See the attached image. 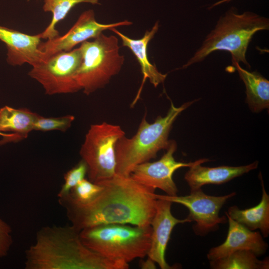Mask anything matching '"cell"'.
<instances>
[{"instance_id":"6da1fadb","label":"cell","mask_w":269,"mask_h":269,"mask_svg":"<svg viewBox=\"0 0 269 269\" xmlns=\"http://www.w3.org/2000/svg\"><path fill=\"white\" fill-rule=\"evenodd\" d=\"M97 184L102 185L103 189L88 203L75 202L68 195L58 198L73 227L81 231L108 224L150 225L155 212V189L141 184L130 176L116 174Z\"/></svg>"},{"instance_id":"277c9868","label":"cell","mask_w":269,"mask_h":269,"mask_svg":"<svg viewBox=\"0 0 269 269\" xmlns=\"http://www.w3.org/2000/svg\"><path fill=\"white\" fill-rule=\"evenodd\" d=\"M198 100L186 102L179 107L171 102L166 115L158 116L152 123L147 121L144 115L135 135L131 138L124 135L116 143V174L129 176L136 165L155 158L160 150L166 149L173 123L182 111Z\"/></svg>"},{"instance_id":"5b68a950","label":"cell","mask_w":269,"mask_h":269,"mask_svg":"<svg viewBox=\"0 0 269 269\" xmlns=\"http://www.w3.org/2000/svg\"><path fill=\"white\" fill-rule=\"evenodd\" d=\"M151 230L150 225L108 224L82 230L80 236L86 246L101 257L129 264L147 256Z\"/></svg>"},{"instance_id":"484cf974","label":"cell","mask_w":269,"mask_h":269,"mask_svg":"<svg viewBox=\"0 0 269 269\" xmlns=\"http://www.w3.org/2000/svg\"><path fill=\"white\" fill-rule=\"evenodd\" d=\"M0 135L3 136V139L0 140V145L11 141L16 142L15 136L12 134L0 133Z\"/></svg>"},{"instance_id":"e0dca14e","label":"cell","mask_w":269,"mask_h":269,"mask_svg":"<svg viewBox=\"0 0 269 269\" xmlns=\"http://www.w3.org/2000/svg\"><path fill=\"white\" fill-rule=\"evenodd\" d=\"M262 195L256 206L240 209L236 205L230 207L225 213L235 221L251 231L259 229L264 238L269 235V195L266 192L261 173H260Z\"/></svg>"},{"instance_id":"d4e9b609","label":"cell","mask_w":269,"mask_h":269,"mask_svg":"<svg viewBox=\"0 0 269 269\" xmlns=\"http://www.w3.org/2000/svg\"><path fill=\"white\" fill-rule=\"evenodd\" d=\"M11 229L0 218V258L6 256L12 244Z\"/></svg>"},{"instance_id":"52a82bcc","label":"cell","mask_w":269,"mask_h":269,"mask_svg":"<svg viewBox=\"0 0 269 269\" xmlns=\"http://www.w3.org/2000/svg\"><path fill=\"white\" fill-rule=\"evenodd\" d=\"M124 135L118 125L103 122L90 126L80 150L88 180L98 183L116 175V145Z\"/></svg>"},{"instance_id":"cb8c5ba5","label":"cell","mask_w":269,"mask_h":269,"mask_svg":"<svg viewBox=\"0 0 269 269\" xmlns=\"http://www.w3.org/2000/svg\"><path fill=\"white\" fill-rule=\"evenodd\" d=\"M87 173V165L81 160L64 175V182L58 193V197L69 194L73 188L85 178Z\"/></svg>"},{"instance_id":"9c48e42d","label":"cell","mask_w":269,"mask_h":269,"mask_svg":"<svg viewBox=\"0 0 269 269\" xmlns=\"http://www.w3.org/2000/svg\"><path fill=\"white\" fill-rule=\"evenodd\" d=\"M236 192L223 196H211L201 189L191 191L188 195L169 196L155 194L156 199L162 198L182 205L189 211L188 218L195 222L193 226L196 235L203 236L218 229L221 224L227 222L226 216H220L219 212L227 201L235 196Z\"/></svg>"},{"instance_id":"ffe728a7","label":"cell","mask_w":269,"mask_h":269,"mask_svg":"<svg viewBox=\"0 0 269 269\" xmlns=\"http://www.w3.org/2000/svg\"><path fill=\"white\" fill-rule=\"evenodd\" d=\"M212 269H268L269 260H260L253 252L248 250L234 252L228 256L209 261Z\"/></svg>"},{"instance_id":"7402d4cb","label":"cell","mask_w":269,"mask_h":269,"mask_svg":"<svg viewBox=\"0 0 269 269\" xmlns=\"http://www.w3.org/2000/svg\"><path fill=\"white\" fill-rule=\"evenodd\" d=\"M103 186L84 178L67 194L74 201L86 203L94 199L103 190Z\"/></svg>"},{"instance_id":"603a6c76","label":"cell","mask_w":269,"mask_h":269,"mask_svg":"<svg viewBox=\"0 0 269 269\" xmlns=\"http://www.w3.org/2000/svg\"><path fill=\"white\" fill-rule=\"evenodd\" d=\"M74 120V116L70 115L57 118H45L38 114L34 123L33 130L65 132L71 127Z\"/></svg>"},{"instance_id":"8fae6325","label":"cell","mask_w":269,"mask_h":269,"mask_svg":"<svg viewBox=\"0 0 269 269\" xmlns=\"http://www.w3.org/2000/svg\"><path fill=\"white\" fill-rule=\"evenodd\" d=\"M132 24L131 21L127 20L112 23H101L96 20L94 10L88 9L80 14L67 33L62 36L47 39L46 42H41L38 48L44 57L61 51H70L77 44L96 38L103 31Z\"/></svg>"},{"instance_id":"3957f363","label":"cell","mask_w":269,"mask_h":269,"mask_svg":"<svg viewBox=\"0 0 269 269\" xmlns=\"http://www.w3.org/2000/svg\"><path fill=\"white\" fill-rule=\"evenodd\" d=\"M269 29L268 18L251 11L239 13L232 7L220 17L200 47L181 68L201 62L218 50L228 51L233 63L242 62L250 68L246 59L249 43L256 33Z\"/></svg>"},{"instance_id":"8992f818","label":"cell","mask_w":269,"mask_h":269,"mask_svg":"<svg viewBox=\"0 0 269 269\" xmlns=\"http://www.w3.org/2000/svg\"><path fill=\"white\" fill-rule=\"evenodd\" d=\"M79 47L82 60L75 78L88 95L104 87L120 72L125 58L120 52L117 37L103 32L92 41L82 42Z\"/></svg>"},{"instance_id":"7c38bea8","label":"cell","mask_w":269,"mask_h":269,"mask_svg":"<svg viewBox=\"0 0 269 269\" xmlns=\"http://www.w3.org/2000/svg\"><path fill=\"white\" fill-rule=\"evenodd\" d=\"M172 204L164 199H156L155 212L150 223L151 243L147 256L161 269H172L165 255L173 229L177 224L192 222L188 217L179 219L174 217L171 211Z\"/></svg>"},{"instance_id":"d6986e66","label":"cell","mask_w":269,"mask_h":269,"mask_svg":"<svg viewBox=\"0 0 269 269\" xmlns=\"http://www.w3.org/2000/svg\"><path fill=\"white\" fill-rule=\"evenodd\" d=\"M37 115L26 108L4 106L0 109V133L10 132L15 136L16 142L26 138L33 130Z\"/></svg>"},{"instance_id":"30bf717a","label":"cell","mask_w":269,"mask_h":269,"mask_svg":"<svg viewBox=\"0 0 269 269\" xmlns=\"http://www.w3.org/2000/svg\"><path fill=\"white\" fill-rule=\"evenodd\" d=\"M176 148V142L170 140L166 152L159 160L138 164L130 176L146 187L155 190L159 189L167 195H176L178 189L173 180V173L180 168L192 166L198 160L187 163L176 161L173 154Z\"/></svg>"},{"instance_id":"ac0fdd59","label":"cell","mask_w":269,"mask_h":269,"mask_svg":"<svg viewBox=\"0 0 269 269\" xmlns=\"http://www.w3.org/2000/svg\"><path fill=\"white\" fill-rule=\"evenodd\" d=\"M245 84L246 102L251 110L259 113L269 107V81L257 71L250 72L239 63H233Z\"/></svg>"},{"instance_id":"4fadbf2b","label":"cell","mask_w":269,"mask_h":269,"mask_svg":"<svg viewBox=\"0 0 269 269\" xmlns=\"http://www.w3.org/2000/svg\"><path fill=\"white\" fill-rule=\"evenodd\" d=\"M225 214L229 223L227 238L222 244L209 250L208 260L219 259L240 250L250 251L258 257L265 254L268 245L261 232L249 230Z\"/></svg>"},{"instance_id":"9a60e30c","label":"cell","mask_w":269,"mask_h":269,"mask_svg":"<svg viewBox=\"0 0 269 269\" xmlns=\"http://www.w3.org/2000/svg\"><path fill=\"white\" fill-rule=\"evenodd\" d=\"M210 161L207 158L198 159L184 175V179L190 191L201 189L207 184L219 185L228 182L258 167L259 162L256 161L246 165L239 166H220L214 167L203 166L201 164Z\"/></svg>"},{"instance_id":"ba28073f","label":"cell","mask_w":269,"mask_h":269,"mask_svg":"<svg viewBox=\"0 0 269 269\" xmlns=\"http://www.w3.org/2000/svg\"><path fill=\"white\" fill-rule=\"evenodd\" d=\"M82 60L80 47L55 53L32 66L28 74L47 95L73 93L81 90L75 76Z\"/></svg>"},{"instance_id":"5bb4252c","label":"cell","mask_w":269,"mask_h":269,"mask_svg":"<svg viewBox=\"0 0 269 269\" xmlns=\"http://www.w3.org/2000/svg\"><path fill=\"white\" fill-rule=\"evenodd\" d=\"M41 34L29 35L0 25V40L6 47L7 63L12 66L28 63L31 66L44 57L39 49Z\"/></svg>"},{"instance_id":"2e32d148","label":"cell","mask_w":269,"mask_h":269,"mask_svg":"<svg viewBox=\"0 0 269 269\" xmlns=\"http://www.w3.org/2000/svg\"><path fill=\"white\" fill-rule=\"evenodd\" d=\"M159 28V22L156 21L150 30H146L140 39L131 38L120 32L116 28L110 29L121 39L123 46L127 47L133 53L141 67L143 75V83L146 79L154 87L165 80L167 74L160 73L155 65L152 64L147 56V46L149 41L153 38Z\"/></svg>"},{"instance_id":"44dd1931","label":"cell","mask_w":269,"mask_h":269,"mask_svg":"<svg viewBox=\"0 0 269 269\" xmlns=\"http://www.w3.org/2000/svg\"><path fill=\"white\" fill-rule=\"evenodd\" d=\"M81 3L99 4L98 0H44L42 7L45 12H51L52 17L51 22L41 33V39H51L59 35L55 28L56 24L67 16L70 10Z\"/></svg>"},{"instance_id":"7a4b0ae2","label":"cell","mask_w":269,"mask_h":269,"mask_svg":"<svg viewBox=\"0 0 269 269\" xmlns=\"http://www.w3.org/2000/svg\"><path fill=\"white\" fill-rule=\"evenodd\" d=\"M72 225L50 226L37 231L25 251L26 269H128L127 263L106 259L82 242Z\"/></svg>"},{"instance_id":"83f0119b","label":"cell","mask_w":269,"mask_h":269,"mask_svg":"<svg viewBox=\"0 0 269 269\" xmlns=\"http://www.w3.org/2000/svg\"><path fill=\"white\" fill-rule=\"evenodd\" d=\"M231 0H221L220 1H218L217 2H216V3H214L212 6H210V8L215 6H217V5H218L221 3H224V2H228L229 1H230Z\"/></svg>"},{"instance_id":"4316f807","label":"cell","mask_w":269,"mask_h":269,"mask_svg":"<svg viewBox=\"0 0 269 269\" xmlns=\"http://www.w3.org/2000/svg\"><path fill=\"white\" fill-rule=\"evenodd\" d=\"M155 263L149 258L146 261L141 260L140 267L143 269H156Z\"/></svg>"}]
</instances>
